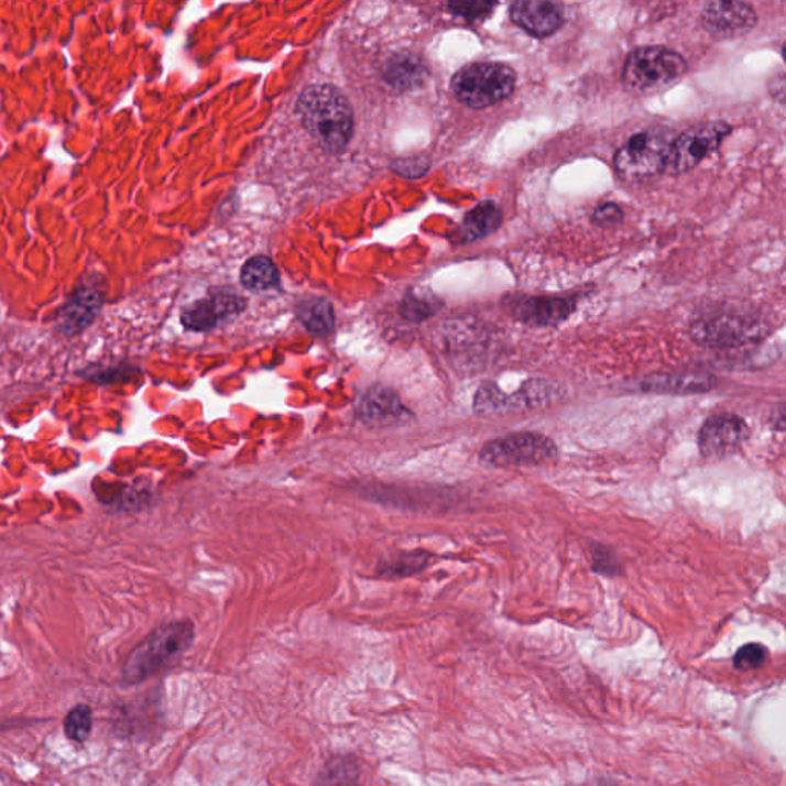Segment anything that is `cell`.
Masks as SVG:
<instances>
[{"instance_id":"6da1fadb","label":"cell","mask_w":786,"mask_h":786,"mask_svg":"<svg viewBox=\"0 0 786 786\" xmlns=\"http://www.w3.org/2000/svg\"><path fill=\"white\" fill-rule=\"evenodd\" d=\"M303 128L330 154L349 145L353 134V111L348 97L332 85H310L295 103Z\"/></svg>"},{"instance_id":"7a4b0ae2","label":"cell","mask_w":786,"mask_h":786,"mask_svg":"<svg viewBox=\"0 0 786 786\" xmlns=\"http://www.w3.org/2000/svg\"><path fill=\"white\" fill-rule=\"evenodd\" d=\"M196 630L193 622L174 621L162 625L138 645L122 667V680L138 685L173 667L194 644Z\"/></svg>"},{"instance_id":"3957f363","label":"cell","mask_w":786,"mask_h":786,"mask_svg":"<svg viewBox=\"0 0 786 786\" xmlns=\"http://www.w3.org/2000/svg\"><path fill=\"white\" fill-rule=\"evenodd\" d=\"M687 73L680 54L664 46H642L625 61L622 80L630 91L649 96L672 88Z\"/></svg>"},{"instance_id":"277c9868","label":"cell","mask_w":786,"mask_h":786,"mask_svg":"<svg viewBox=\"0 0 786 786\" xmlns=\"http://www.w3.org/2000/svg\"><path fill=\"white\" fill-rule=\"evenodd\" d=\"M675 139V132L667 128H649L633 135L614 155L618 174L636 182L667 171Z\"/></svg>"},{"instance_id":"5b68a950","label":"cell","mask_w":786,"mask_h":786,"mask_svg":"<svg viewBox=\"0 0 786 786\" xmlns=\"http://www.w3.org/2000/svg\"><path fill=\"white\" fill-rule=\"evenodd\" d=\"M515 84L516 74L510 66L482 62L459 69L451 79V89L459 102L482 110L512 96Z\"/></svg>"},{"instance_id":"8992f818","label":"cell","mask_w":786,"mask_h":786,"mask_svg":"<svg viewBox=\"0 0 786 786\" xmlns=\"http://www.w3.org/2000/svg\"><path fill=\"white\" fill-rule=\"evenodd\" d=\"M690 334L703 348L730 350L756 345L764 340L768 328L756 315L722 310L698 318Z\"/></svg>"},{"instance_id":"52a82bcc","label":"cell","mask_w":786,"mask_h":786,"mask_svg":"<svg viewBox=\"0 0 786 786\" xmlns=\"http://www.w3.org/2000/svg\"><path fill=\"white\" fill-rule=\"evenodd\" d=\"M559 399L561 387L550 380H527L513 393L501 391L495 383H484L474 393L473 411L480 415H503L548 406Z\"/></svg>"},{"instance_id":"ba28073f","label":"cell","mask_w":786,"mask_h":786,"mask_svg":"<svg viewBox=\"0 0 786 786\" xmlns=\"http://www.w3.org/2000/svg\"><path fill=\"white\" fill-rule=\"evenodd\" d=\"M554 439L535 432H520L485 443L480 461L490 467L543 466L558 458Z\"/></svg>"},{"instance_id":"9c48e42d","label":"cell","mask_w":786,"mask_h":786,"mask_svg":"<svg viewBox=\"0 0 786 786\" xmlns=\"http://www.w3.org/2000/svg\"><path fill=\"white\" fill-rule=\"evenodd\" d=\"M731 132L725 122H708L696 124L677 135L673 143L667 171L672 174H684L695 170L708 155L714 153Z\"/></svg>"},{"instance_id":"30bf717a","label":"cell","mask_w":786,"mask_h":786,"mask_svg":"<svg viewBox=\"0 0 786 786\" xmlns=\"http://www.w3.org/2000/svg\"><path fill=\"white\" fill-rule=\"evenodd\" d=\"M248 302L236 291L219 287L209 297L198 299L185 307L181 315L183 328L193 332H208L220 325V321L237 317L247 309Z\"/></svg>"},{"instance_id":"8fae6325","label":"cell","mask_w":786,"mask_h":786,"mask_svg":"<svg viewBox=\"0 0 786 786\" xmlns=\"http://www.w3.org/2000/svg\"><path fill=\"white\" fill-rule=\"evenodd\" d=\"M103 295L96 283H80L57 310L56 326L65 337H76L99 317Z\"/></svg>"},{"instance_id":"7c38bea8","label":"cell","mask_w":786,"mask_h":786,"mask_svg":"<svg viewBox=\"0 0 786 786\" xmlns=\"http://www.w3.org/2000/svg\"><path fill=\"white\" fill-rule=\"evenodd\" d=\"M700 22L708 34L716 39L745 36L756 26V10L745 2H710L700 13Z\"/></svg>"},{"instance_id":"4fadbf2b","label":"cell","mask_w":786,"mask_h":786,"mask_svg":"<svg viewBox=\"0 0 786 786\" xmlns=\"http://www.w3.org/2000/svg\"><path fill=\"white\" fill-rule=\"evenodd\" d=\"M750 437L745 419L734 414L710 416L699 430V449L703 457L721 458L733 454Z\"/></svg>"},{"instance_id":"5bb4252c","label":"cell","mask_w":786,"mask_h":786,"mask_svg":"<svg viewBox=\"0 0 786 786\" xmlns=\"http://www.w3.org/2000/svg\"><path fill=\"white\" fill-rule=\"evenodd\" d=\"M356 414L360 422L371 426H392L412 418V412L404 406L399 393L381 384L365 389L358 396Z\"/></svg>"},{"instance_id":"9a60e30c","label":"cell","mask_w":786,"mask_h":786,"mask_svg":"<svg viewBox=\"0 0 786 786\" xmlns=\"http://www.w3.org/2000/svg\"><path fill=\"white\" fill-rule=\"evenodd\" d=\"M510 15L517 26L536 37H547L563 25V10L558 3L544 0H520L510 7Z\"/></svg>"},{"instance_id":"2e32d148","label":"cell","mask_w":786,"mask_h":786,"mask_svg":"<svg viewBox=\"0 0 786 786\" xmlns=\"http://www.w3.org/2000/svg\"><path fill=\"white\" fill-rule=\"evenodd\" d=\"M509 313L517 320L532 326H555L566 320L574 303L564 298H509Z\"/></svg>"},{"instance_id":"e0dca14e","label":"cell","mask_w":786,"mask_h":786,"mask_svg":"<svg viewBox=\"0 0 786 786\" xmlns=\"http://www.w3.org/2000/svg\"><path fill=\"white\" fill-rule=\"evenodd\" d=\"M718 380L710 373L677 372L647 376L637 383V391L668 393V395H696L713 391Z\"/></svg>"},{"instance_id":"ac0fdd59","label":"cell","mask_w":786,"mask_h":786,"mask_svg":"<svg viewBox=\"0 0 786 786\" xmlns=\"http://www.w3.org/2000/svg\"><path fill=\"white\" fill-rule=\"evenodd\" d=\"M383 74L384 80L392 88L408 91V89L424 85V81L429 77V69L418 54L401 52L389 58L387 64L384 65Z\"/></svg>"},{"instance_id":"d6986e66","label":"cell","mask_w":786,"mask_h":786,"mask_svg":"<svg viewBox=\"0 0 786 786\" xmlns=\"http://www.w3.org/2000/svg\"><path fill=\"white\" fill-rule=\"evenodd\" d=\"M298 321L315 337H328L336 328V314L329 299L306 297L295 307Z\"/></svg>"},{"instance_id":"ffe728a7","label":"cell","mask_w":786,"mask_h":786,"mask_svg":"<svg viewBox=\"0 0 786 786\" xmlns=\"http://www.w3.org/2000/svg\"><path fill=\"white\" fill-rule=\"evenodd\" d=\"M240 282L251 292H264L279 287L280 271L270 256L255 255L243 264Z\"/></svg>"},{"instance_id":"44dd1931","label":"cell","mask_w":786,"mask_h":786,"mask_svg":"<svg viewBox=\"0 0 786 786\" xmlns=\"http://www.w3.org/2000/svg\"><path fill=\"white\" fill-rule=\"evenodd\" d=\"M500 208L493 201H484L478 205L473 211L467 214L461 228H459V239L461 241L480 240L495 231L501 223Z\"/></svg>"},{"instance_id":"7402d4cb","label":"cell","mask_w":786,"mask_h":786,"mask_svg":"<svg viewBox=\"0 0 786 786\" xmlns=\"http://www.w3.org/2000/svg\"><path fill=\"white\" fill-rule=\"evenodd\" d=\"M434 561V555L429 552H401V554L391 556V558L381 561L376 568V575L384 579H401L407 576L422 574Z\"/></svg>"},{"instance_id":"603a6c76","label":"cell","mask_w":786,"mask_h":786,"mask_svg":"<svg viewBox=\"0 0 786 786\" xmlns=\"http://www.w3.org/2000/svg\"><path fill=\"white\" fill-rule=\"evenodd\" d=\"M66 738L72 742L84 743L92 731V710L87 703H77L66 714L64 722Z\"/></svg>"},{"instance_id":"cb8c5ba5","label":"cell","mask_w":786,"mask_h":786,"mask_svg":"<svg viewBox=\"0 0 786 786\" xmlns=\"http://www.w3.org/2000/svg\"><path fill=\"white\" fill-rule=\"evenodd\" d=\"M437 299L430 295L411 294L401 306V315L408 321H423L438 313Z\"/></svg>"},{"instance_id":"d4e9b609","label":"cell","mask_w":786,"mask_h":786,"mask_svg":"<svg viewBox=\"0 0 786 786\" xmlns=\"http://www.w3.org/2000/svg\"><path fill=\"white\" fill-rule=\"evenodd\" d=\"M768 659V649L761 644H746L738 649L734 655L733 664L738 670L751 672L757 670Z\"/></svg>"},{"instance_id":"484cf974","label":"cell","mask_w":786,"mask_h":786,"mask_svg":"<svg viewBox=\"0 0 786 786\" xmlns=\"http://www.w3.org/2000/svg\"><path fill=\"white\" fill-rule=\"evenodd\" d=\"M591 563H593L594 574L610 576V578L622 574V566L618 556L609 547L601 546V544H594L591 547Z\"/></svg>"},{"instance_id":"4316f807","label":"cell","mask_w":786,"mask_h":786,"mask_svg":"<svg viewBox=\"0 0 786 786\" xmlns=\"http://www.w3.org/2000/svg\"><path fill=\"white\" fill-rule=\"evenodd\" d=\"M495 2H451L449 8L451 13L461 15V18L474 19L484 18L485 14L492 13Z\"/></svg>"},{"instance_id":"83f0119b","label":"cell","mask_w":786,"mask_h":786,"mask_svg":"<svg viewBox=\"0 0 786 786\" xmlns=\"http://www.w3.org/2000/svg\"><path fill=\"white\" fill-rule=\"evenodd\" d=\"M624 217V212L614 204H605L599 206L597 211H594L593 220L598 225H612L618 223L619 220Z\"/></svg>"},{"instance_id":"f1b7e54d","label":"cell","mask_w":786,"mask_h":786,"mask_svg":"<svg viewBox=\"0 0 786 786\" xmlns=\"http://www.w3.org/2000/svg\"><path fill=\"white\" fill-rule=\"evenodd\" d=\"M426 170L427 166H424L423 159H419V161H416V159L400 161L399 166H396L399 174H407L408 177H416V175L423 174Z\"/></svg>"},{"instance_id":"f546056e","label":"cell","mask_w":786,"mask_h":786,"mask_svg":"<svg viewBox=\"0 0 786 786\" xmlns=\"http://www.w3.org/2000/svg\"><path fill=\"white\" fill-rule=\"evenodd\" d=\"M87 373L88 379L97 381V383H100V381L103 380V376H107V381H105V384L107 383H114L117 380H124V368H119V369H111L108 368L107 371H99L97 369L96 372H85Z\"/></svg>"},{"instance_id":"4dcf8cb0","label":"cell","mask_w":786,"mask_h":786,"mask_svg":"<svg viewBox=\"0 0 786 786\" xmlns=\"http://www.w3.org/2000/svg\"><path fill=\"white\" fill-rule=\"evenodd\" d=\"M769 91H772L773 97L786 105V74L773 77L772 81H769Z\"/></svg>"},{"instance_id":"1f68e13d","label":"cell","mask_w":786,"mask_h":786,"mask_svg":"<svg viewBox=\"0 0 786 786\" xmlns=\"http://www.w3.org/2000/svg\"><path fill=\"white\" fill-rule=\"evenodd\" d=\"M776 424L779 427H784L786 429V408L784 412H780L779 416H777Z\"/></svg>"},{"instance_id":"d6a6232c","label":"cell","mask_w":786,"mask_h":786,"mask_svg":"<svg viewBox=\"0 0 786 786\" xmlns=\"http://www.w3.org/2000/svg\"><path fill=\"white\" fill-rule=\"evenodd\" d=\"M784 58H785V62H786V45L784 46Z\"/></svg>"},{"instance_id":"836d02e7","label":"cell","mask_w":786,"mask_h":786,"mask_svg":"<svg viewBox=\"0 0 786 786\" xmlns=\"http://www.w3.org/2000/svg\"><path fill=\"white\" fill-rule=\"evenodd\" d=\"M597 786H602V785H597ZM605 786V785H604Z\"/></svg>"}]
</instances>
